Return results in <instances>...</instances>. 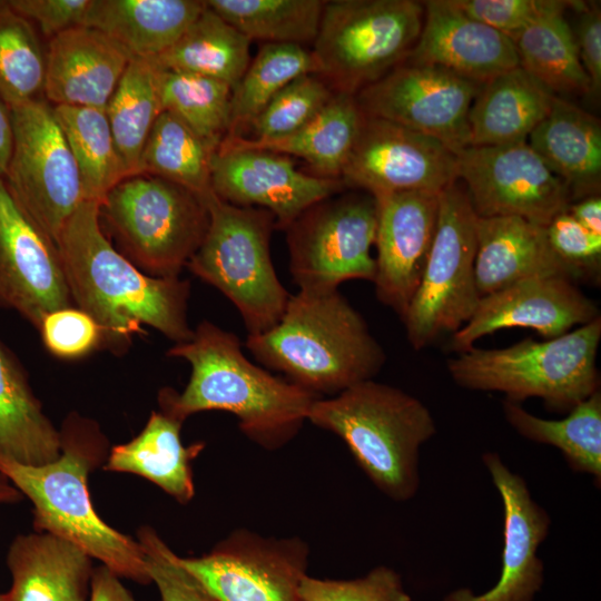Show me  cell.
I'll return each mask as SVG.
<instances>
[{"mask_svg": "<svg viewBox=\"0 0 601 601\" xmlns=\"http://www.w3.org/2000/svg\"><path fill=\"white\" fill-rule=\"evenodd\" d=\"M99 204L81 203L56 245L73 305L99 325L101 348L126 352L132 337L145 333L144 325L175 344L189 341V280L155 277L137 268L102 231Z\"/></svg>", "mask_w": 601, "mask_h": 601, "instance_id": "1", "label": "cell"}, {"mask_svg": "<svg viewBox=\"0 0 601 601\" xmlns=\"http://www.w3.org/2000/svg\"><path fill=\"white\" fill-rule=\"evenodd\" d=\"M242 347L234 333L200 322L189 341L166 353L187 361L191 373L181 393L160 390V411L181 422L198 412H228L252 442L278 450L299 433L321 396L252 363Z\"/></svg>", "mask_w": 601, "mask_h": 601, "instance_id": "2", "label": "cell"}, {"mask_svg": "<svg viewBox=\"0 0 601 601\" xmlns=\"http://www.w3.org/2000/svg\"><path fill=\"white\" fill-rule=\"evenodd\" d=\"M61 451L41 465L19 463L0 453V474L33 505V529L63 539L119 578L149 584L145 552L138 540L117 531L96 512L88 477L102 466L110 446L100 426L77 412L60 427Z\"/></svg>", "mask_w": 601, "mask_h": 601, "instance_id": "3", "label": "cell"}, {"mask_svg": "<svg viewBox=\"0 0 601 601\" xmlns=\"http://www.w3.org/2000/svg\"><path fill=\"white\" fill-rule=\"evenodd\" d=\"M245 346L260 364L321 397L373 380L386 361L365 318L338 289H299L279 322L248 335Z\"/></svg>", "mask_w": 601, "mask_h": 601, "instance_id": "4", "label": "cell"}, {"mask_svg": "<svg viewBox=\"0 0 601 601\" xmlns=\"http://www.w3.org/2000/svg\"><path fill=\"white\" fill-rule=\"evenodd\" d=\"M307 421L337 435L387 497L408 501L420 489V450L436 433L430 410L401 388L368 380L317 398Z\"/></svg>", "mask_w": 601, "mask_h": 601, "instance_id": "5", "label": "cell"}, {"mask_svg": "<svg viewBox=\"0 0 601 601\" xmlns=\"http://www.w3.org/2000/svg\"><path fill=\"white\" fill-rule=\"evenodd\" d=\"M601 317L561 336L538 342L525 338L504 348L457 353L447 361L461 387L501 392L520 403L539 397L552 410L570 411L599 388L597 367Z\"/></svg>", "mask_w": 601, "mask_h": 601, "instance_id": "6", "label": "cell"}, {"mask_svg": "<svg viewBox=\"0 0 601 601\" xmlns=\"http://www.w3.org/2000/svg\"><path fill=\"white\" fill-rule=\"evenodd\" d=\"M102 231L128 260L155 277H179L209 225L205 199L169 180L138 174L99 204Z\"/></svg>", "mask_w": 601, "mask_h": 601, "instance_id": "7", "label": "cell"}, {"mask_svg": "<svg viewBox=\"0 0 601 601\" xmlns=\"http://www.w3.org/2000/svg\"><path fill=\"white\" fill-rule=\"evenodd\" d=\"M206 203L208 229L187 267L234 304L248 335L262 334L279 322L290 296L270 258L275 218L264 208L235 206L215 193Z\"/></svg>", "mask_w": 601, "mask_h": 601, "instance_id": "8", "label": "cell"}, {"mask_svg": "<svg viewBox=\"0 0 601 601\" xmlns=\"http://www.w3.org/2000/svg\"><path fill=\"white\" fill-rule=\"evenodd\" d=\"M422 2L326 1L312 52L336 92L357 93L410 56L421 33Z\"/></svg>", "mask_w": 601, "mask_h": 601, "instance_id": "9", "label": "cell"}, {"mask_svg": "<svg viewBox=\"0 0 601 601\" xmlns=\"http://www.w3.org/2000/svg\"><path fill=\"white\" fill-rule=\"evenodd\" d=\"M477 215L459 180L440 193L434 239L420 285L402 319L418 351L441 335L457 332L481 296L475 283Z\"/></svg>", "mask_w": 601, "mask_h": 601, "instance_id": "10", "label": "cell"}, {"mask_svg": "<svg viewBox=\"0 0 601 601\" xmlns=\"http://www.w3.org/2000/svg\"><path fill=\"white\" fill-rule=\"evenodd\" d=\"M376 228L377 203L368 193H338L315 203L285 229L293 282L300 290L318 292L349 279L373 283Z\"/></svg>", "mask_w": 601, "mask_h": 601, "instance_id": "11", "label": "cell"}, {"mask_svg": "<svg viewBox=\"0 0 601 601\" xmlns=\"http://www.w3.org/2000/svg\"><path fill=\"white\" fill-rule=\"evenodd\" d=\"M9 109L13 142L3 180L24 213L56 244L85 201L75 158L46 100Z\"/></svg>", "mask_w": 601, "mask_h": 601, "instance_id": "12", "label": "cell"}, {"mask_svg": "<svg viewBox=\"0 0 601 601\" xmlns=\"http://www.w3.org/2000/svg\"><path fill=\"white\" fill-rule=\"evenodd\" d=\"M309 553L299 536H263L237 529L208 553L179 556V562L213 601H302L299 585Z\"/></svg>", "mask_w": 601, "mask_h": 601, "instance_id": "13", "label": "cell"}, {"mask_svg": "<svg viewBox=\"0 0 601 601\" xmlns=\"http://www.w3.org/2000/svg\"><path fill=\"white\" fill-rule=\"evenodd\" d=\"M455 156L457 180L479 217L518 216L545 227L571 204L564 183L526 141L467 146Z\"/></svg>", "mask_w": 601, "mask_h": 601, "instance_id": "14", "label": "cell"}, {"mask_svg": "<svg viewBox=\"0 0 601 601\" xmlns=\"http://www.w3.org/2000/svg\"><path fill=\"white\" fill-rule=\"evenodd\" d=\"M482 83L435 65L393 68L355 93L365 116L440 140L455 155L469 146V111Z\"/></svg>", "mask_w": 601, "mask_h": 601, "instance_id": "15", "label": "cell"}, {"mask_svg": "<svg viewBox=\"0 0 601 601\" xmlns=\"http://www.w3.org/2000/svg\"><path fill=\"white\" fill-rule=\"evenodd\" d=\"M341 180L374 198L412 190L439 194L457 180L456 156L433 137L364 115Z\"/></svg>", "mask_w": 601, "mask_h": 601, "instance_id": "16", "label": "cell"}, {"mask_svg": "<svg viewBox=\"0 0 601 601\" xmlns=\"http://www.w3.org/2000/svg\"><path fill=\"white\" fill-rule=\"evenodd\" d=\"M0 306L39 328L46 315L75 306L60 254L0 179Z\"/></svg>", "mask_w": 601, "mask_h": 601, "instance_id": "17", "label": "cell"}, {"mask_svg": "<svg viewBox=\"0 0 601 601\" xmlns=\"http://www.w3.org/2000/svg\"><path fill=\"white\" fill-rule=\"evenodd\" d=\"M211 188L231 205L268 210L276 227L286 229L308 207L346 187L298 170L286 155L219 147L211 158Z\"/></svg>", "mask_w": 601, "mask_h": 601, "instance_id": "18", "label": "cell"}, {"mask_svg": "<svg viewBox=\"0 0 601 601\" xmlns=\"http://www.w3.org/2000/svg\"><path fill=\"white\" fill-rule=\"evenodd\" d=\"M503 504L502 566L487 591L469 588L449 592L442 601H533L544 583V564L538 549L546 539L551 518L531 495L525 480L513 473L494 452L482 455Z\"/></svg>", "mask_w": 601, "mask_h": 601, "instance_id": "19", "label": "cell"}, {"mask_svg": "<svg viewBox=\"0 0 601 601\" xmlns=\"http://www.w3.org/2000/svg\"><path fill=\"white\" fill-rule=\"evenodd\" d=\"M599 308L563 276H535L481 297L472 317L452 334L451 346L465 352L504 328H531L550 339L599 317Z\"/></svg>", "mask_w": 601, "mask_h": 601, "instance_id": "20", "label": "cell"}, {"mask_svg": "<svg viewBox=\"0 0 601 601\" xmlns=\"http://www.w3.org/2000/svg\"><path fill=\"white\" fill-rule=\"evenodd\" d=\"M375 199V294L403 319L427 263L436 230L440 193L400 191Z\"/></svg>", "mask_w": 601, "mask_h": 601, "instance_id": "21", "label": "cell"}, {"mask_svg": "<svg viewBox=\"0 0 601 601\" xmlns=\"http://www.w3.org/2000/svg\"><path fill=\"white\" fill-rule=\"evenodd\" d=\"M422 3L412 62L440 66L479 83L520 67L515 45L505 35L466 16L451 0Z\"/></svg>", "mask_w": 601, "mask_h": 601, "instance_id": "22", "label": "cell"}, {"mask_svg": "<svg viewBox=\"0 0 601 601\" xmlns=\"http://www.w3.org/2000/svg\"><path fill=\"white\" fill-rule=\"evenodd\" d=\"M131 59L101 31L71 28L49 39L43 93L53 106L106 110Z\"/></svg>", "mask_w": 601, "mask_h": 601, "instance_id": "23", "label": "cell"}, {"mask_svg": "<svg viewBox=\"0 0 601 601\" xmlns=\"http://www.w3.org/2000/svg\"><path fill=\"white\" fill-rule=\"evenodd\" d=\"M91 558L45 532L17 535L8 550L11 587L7 601H89Z\"/></svg>", "mask_w": 601, "mask_h": 601, "instance_id": "24", "label": "cell"}, {"mask_svg": "<svg viewBox=\"0 0 601 601\" xmlns=\"http://www.w3.org/2000/svg\"><path fill=\"white\" fill-rule=\"evenodd\" d=\"M474 273L481 297L535 276L572 280L552 252L545 227L518 216H477Z\"/></svg>", "mask_w": 601, "mask_h": 601, "instance_id": "25", "label": "cell"}, {"mask_svg": "<svg viewBox=\"0 0 601 601\" xmlns=\"http://www.w3.org/2000/svg\"><path fill=\"white\" fill-rule=\"evenodd\" d=\"M526 142L564 183L571 203L600 195L601 124L597 117L554 96Z\"/></svg>", "mask_w": 601, "mask_h": 601, "instance_id": "26", "label": "cell"}, {"mask_svg": "<svg viewBox=\"0 0 601 601\" xmlns=\"http://www.w3.org/2000/svg\"><path fill=\"white\" fill-rule=\"evenodd\" d=\"M205 8L199 0H91L82 27L101 31L132 58H155Z\"/></svg>", "mask_w": 601, "mask_h": 601, "instance_id": "27", "label": "cell"}, {"mask_svg": "<svg viewBox=\"0 0 601 601\" xmlns=\"http://www.w3.org/2000/svg\"><path fill=\"white\" fill-rule=\"evenodd\" d=\"M554 96L521 67L482 83L469 111V146L525 142Z\"/></svg>", "mask_w": 601, "mask_h": 601, "instance_id": "28", "label": "cell"}, {"mask_svg": "<svg viewBox=\"0 0 601 601\" xmlns=\"http://www.w3.org/2000/svg\"><path fill=\"white\" fill-rule=\"evenodd\" d=\"M183 423L161 411L151 412L137 436L110 447L104 470L142 476L180 504L188 503L195 496L193 461L205 443L185 446Z\"/></svg>", "mask_w": 601, "mask_h": 601, "instance_id": "29", "label": "cell"}, {"mask_svg": "<svg viewBox=\"0 0 601 601\" xmlns=\"http://www.w3.org/2000/svg\"><path fill=\"white\" fill-rule=\"evenodd\" d=\"M355 95L336 92L325 107L298 130L274 139L226 138L219 147L259 149L303 158L315 176L339 179L363 122ZM218 147V148H219ZM217 148V149H218Z\"/></svg>", "mask_w": 601, "mask_h": 601, "instance_id": "30", "label": "cell"}, {"mask_svg": "<svg viewBox=\"0 0 601 601\" xmlns=\"http://www.w3.org/2000/svg\"><path fill=\"white\" fill-rule=\"evenodd\" d=\"M60 431L45 414L27 373L0 339V453L29 465L55 461Z\"/></svg>", "mask_w": 601, "mask_h": 601, "instance_id": "31", "label": "cell"}, {"mask_svg": "<svg viewBox=\"0 0 601 601\" xmlns=\"http://www.w3.org/2000/svg\"><path fill=\"white\" fill-rule=\"evenodd\" d=\"M250 42L206 4L175 43L150 59L161 70L206 76L233 89L250 63Z\"/></svg>", "mask_w": 601, "mask_h": 601, "instance_id": "32", "label": "cell"}, {"mask_svg": "<svg viewBox=\"0 0 601 601\" xmlns=\"http://www.w3.org/2000/svg\"><path fill=\"white\" fill-rule=\"evenodd\" d=\"M508 423L523 437L555 446L572 471L601 481V392L595 391L569 411L561 420H545L524 410L519 403L504 401Z\"/></svg>", "mask_w": 601, "mask_h": 601, "instance_id": "33", "label": "cell"}, {"mask_svg": "<svg viewBox=\"0 0 601 601\" xmlns=\"http://www.w3.org/2000/svg\"><path fill=\"white\" fill-rule=\"evenodd\" d=\"M158 71L150 58H132L106 107L115 145L128 177L139 174L142 149L162 111Z\"/></svg>", "mask_w": 601, "mask_h": 601, "instance_id": "34", "label": "cell"}, {"mask_svg": "<svg viewBox=\"0 0 601 601\" xmlns=\"http://www.w3.org/2000/svg\"><path fill=\"white\" fill-rule=\"evenodd\" d=\"M52 109L75 158L85 201L100 203L128 177L106 110L65 105Z\"/></svg>", "mask_w": 601, "mask_h": 601, "instance_id": "35", "label": "cell"}, {"mask_svg": "<svg viewBox=\"0 0 601 601\" xmlns=\"http://www.w3.org/2000/svg\"><path fill=\"white\" fill-rule=\"evenodd\" d=\"M520 67L551 93L589 95L591 85L564 13L540 18L514 40Z\"/></svg>", "mask_w": 601, "mask_h": 601, "instance_id": "36", "label": "cell"}, {"mask_svg": "<svg viewBox=\"0 0 601 601\" xmlns=\"http://www.w3.org/2000/svg\"><path fill=\"white\" fill-rule=\"evenodd\" d=\"M214 152L215 150L179 118L161 111L142 149L139 174L169 180L207 200L214 194Z\"/></svg>", "mask_w": 601, "mask_h": 601, "instance_id": "37", "label": "cell"}, {"mask_svg": "<svg viewBox=\"0 0 601 601\" xmlns=\"http://www.w3.org/2000/svg\"><path fill=\"white\" fill-rule=\"evenodd\" d=\"M318 71L312 50L298 45L264 43L231 89L230 124L226 138L240 137L292 80L306 73L318 75Z\"/></svg>", "mask_w": 601, "mask_h": 601, "instance_id": "38", "label": "cell"}, {"mask_svg": "<svg viewBox=\"0 0 601 601\" xmlns=\"http://www.w3.org/2000/svg\"><path fill=\"white\" fill-rule=\"evenodd\" d=\"M207 7L250 41L305 47L315 41L322 0H209Z\"/></svg>", "mask_w": 601, "mask_h": 601, "instance_id": "39", "label": "cell"}, {"mask_svg": "<svg viewBox=\"0 0 601 601\" xmlns=\"http://www.w3.org/2000/svg\"><path fill=\"white\" fill-rule=\"evenodd\" d=\"M158 88L162 111L175 115L216 151L229 131L230 86L201 75L159 69Z\"/></svg>", "mask_w": 601, "mask_h": 601, "instance_id": "40", "label": "cell"}, {"mask_svg": "<svg viewBox=\"0 0 601 601\" xmlns=\"http://www.w3.org/2000/svg\"><path fill=\"white\" fill-rule=\"evenodd\" d=\"M46 53L30 21L0 1V99L10 108L43 92Z\"/></svg>", "mask_w": 601, "mask_h": 601, "instance_id": "41", "label": "cell"}, {"mask_svg": "<svg viewBox=\"0 0 601 601\" xmlns=\"http://www.w3.org/2000/svg\"><path fill=\"white\" fill-rule=\"evenodd\" d=\"M335 91L318 75L306 73L286 85L252 122L255 140L289 135L312 120Z\"/></svg>", "mask_w": 601, "mask_h": 601, "instance_id": "42", "label": "cell"}, {"mask_svg": "<svg viewBox=\"0 0 601 601\" xmlns=\"http://www.w3.org/2000/svg\"><path fill=\"white\" fill-rule=\"evenodd\" d=\"M299 597L302 601H412L402 577L386 565L348 580L318 579L306 574L299 585Z\"/></svg>", "mask_w": 601, "mask_h": 601, "instance_id": "43", "label": "cell"}, {"mask_svg": "<svg viewBox=\"0 0 601 601\" xmlns=\"http://www.w3.org/2000/svg\"><path fill=\"white\" fill-rule=\"evenodd\" d=\"M466 16L500 31L513 42L542 17L578 10L583 1L572 0H451Z\"/></svg>", "mask_w": 601, "mask_h": 601, "instance_id": "44", "label": "cell"}, {"mask_svg": "<svg viewBox=\"0 0 601 601\" xmlns=\"http://www.w3.org/2000/svg\"><path fill=\"white\" fill-rule=\"evenodd\" d=\"M548 243L568 269L571 279L599 280L601 269V235H597L568 210L558 214L545 226Z\"/></svg>", "mask_w": 601, "mask_h": 601, "instance_id": "45", "label": "cell"}, {"mask_svg": "<svg viewBox=\"0 0 601 601\" xmlns=\"http://www.w3.org/2000/svg\"><path fill=\"white\" fill-rule=\"evenodd\" d=\"M151 582L160 601H213L200 582L179 562L177 555L150 526L138 531Z\"/></svg>", "mask_w": 601, "mask_h": 601, "instance_id": "46", "label": "cell"}, {"mask_svg": "<svg viewBox=\"0 0 601 601\" xmlns=\"http://www.w3.org/2000/svg\"><path fill=\"white\" fill-rule=\"evenodd\" d=\"M38 331L48 352L62 359H77L101 348L99 325L76 306L49 313Z\"/></svg>", "mask_w": 601, "mask_h": 601, "instance_id": "47", "label": "cell"}, {"mask_svg": "<svg viewBox=\"0 0 601 601\" xmlns=\"http://www.w3.org/2000/svg\"><path fill=\"white\" fill-rule=\"evenodd\" d=\"M91 0H10L7 3L19 14L35 21L45 37L81 27Z\"/></svg>", "mask_w": 601, "mask_h": 601, "instance_id": "48", "label": "cell"}, {"mask_svg": "<svg viewBox=\"0 0 601 601\" xmlns=\"http://www.w3.org/2000/svg\"><path fill=\"white\" fill-rule=\"evenodd\" d=\"M573 31L581 65L588 75L591 93L601 88V12L599 6L584 2Z\"/></svg>", "mask_w": 601, "mask_h": 601, "instance_id": "49", "label": "cell"}, {"mask_svg": "<svg viewBox=\"0 0 601 601\" xmlns=\"http://www.w3.org/2000/svg\"><path fill=\"white\" fill-rule=\"evenodd\" d=\"M89 601H135L120 578L101 565L93 570Z\"/></svg>", "mask_w": 601, "mask_h": 601, "instance_id": "50", "label": "cell"}, {"mask_svg": "<svg viewBox=\"0 0 601 601\" xmlns=\"http://www.w3.org/2000/svg\"><path fill=\"white\" fill-rule=\"evenodd\" d=\"M569 214L588 230L601 235V198L593 195L569 205Z\"/></svg>", "mask_w": 601, "mask_h": 601, "instance_id": "51", "label": "cell"}, {"mask_svg": "<svg viewBox=\"0 0 601 601\" xmlns=\"http://www.w3.org/2000/svg\"><path fill=\"white\" fill-rule=\"evenodd\" d=\"M13 131L9 107L0 99V179L8 169L12 151Z\"/></svg>", "mask_w": 601, "mask_h": 601, "instance_id": "52", "label": "cell"}, {"mask_svg": "<svg viewBox=\"0 0 601 601\" xmlns=\"http://www.w3.org/2000/svg\"><path fill=\"white\" fill-rule=\"evenodd\" d=\"M23 499L22 494L0 474V504L17 503ZM0 601H7L6 594L0 593Z\"/></svg>", "mask_w": 601, "mask_h": 601, "instance_id": "53", "label": "cell"}]
</instances>
